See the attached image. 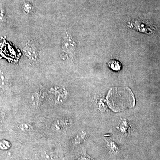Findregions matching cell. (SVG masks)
I'll use <instances>...</instances> for the list:
<instances>
[{"instance_id":"6da1fadb","label":"cell","mask_w":160,"mask_h":160,"mask_svg":"<svg viewBox=\"0 0 160 160\" xmlns=\"http://www.w3.org/2000/svg\"><path fill=\"white\" fill-rule=\"evenodd\" d=\"M76 43L70 37H68L63 43V51L67 53H71L74 51Z\"/></svg>"},{"instance_id":"7a4b0ae2","label":"cell","mask_w":160,"mask_h":160,"mask_svg":"<svg viewBox=\"0 0 160 160\" xmlns=\"http://www.w3.org/2000/svg\"><path fill=\"white\" fill-rule=\"evenodd\" d=\"M24 52L26 56L32 60H35L37 57V52L35 48L31 45H28L24 49Z\"/></svg>"},{"instance_id":"3957f363","label":"cell","mask_w":160,"mask_h":160,"mask_svg":"<svg viewBox=\"0 0 160 160\" xmlns=\"http://www.w3.org/2000/svg\"><path fill=\"white\" fill-rule=\"evenodd\" d=\"M67 124L66 121L62 120H56L53 124V129L54 131H60L67 126Z\"/></svg>"},{"instance_id":"277c9868","label":"cell","mask_w":160,"mask_h":160,"mask_svg":"<svg viewBox=\"0 0 160 160\" xmlns=\"http://www.w3.org/2000/svg\"><path fill=\"white\" fill-rule=\"evenodd\" d=\"M108 65L113 70L119 71L121 69V66L118 61L116 60H111L108 63Z\"/></svg>"},{"instance_id":"5b68a950","label":"cell","mask_w":160,"mask_h":160,"mask_svg":"<svg viewBox=\"0 0 160 160\" xmlns=\"http://www.w3.org/2000/svg\"><path fill=\"white\" fill-rule=\"evenodd\" d=\"M21 129L24 132H27L31 131L32 130V127L30 124L28 123H24L21 125Z\"/></svg>"},{"instance_id":"8992f818","label":"cell","mask_w":160,"mask_h":160,"mask_svg":"<svg viewBox=\"0 0 160 160\" xmlns=\"http://www.w3.org/2000/svg\"><path fill=\"white\" fill-rule=\"evenodd\" d=\"M44 158L46 160H55V158L53 154L48 152H45L44 153Z\"/></svg>"}]
</instances>
